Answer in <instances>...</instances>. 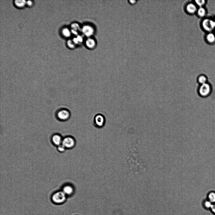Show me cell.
Masks as SVG:
<instances>
[{"label": "cell", "instance_id": "ffe728a7", "mask_svg": "<svg viewBox=\"0 0 215 215\" xmlns=\"http://www.w3.org/2000/svg\"><path fill=\"white\" fill-rule=\"evenodd\" d=\"M195 2L196 5L199 7H203L206 3V1L204 0H197Z\"/></svg>", "mask_w": 215, "mask_h": 215}, {"label": "cell", "instance_id": "9c48e42d", "mask_svg": "<svg viewBox=\"0 0 215 215\" xmlns=\"http://www.w3.org/2000/svg\"><path fill=\"white\" fill-rule=\"evenodd\" d=\"M63 192L66 195H71L74 193V189L72 186L67 185L63 187Z\"/></svg>", "mask_w": 215, "mask_h": 215}, {"label": "cell", "instance_id": "4fadbf2b", "mask_svg": "<svg viewBox=\"0 0 215 215\" xmlns=\"http://www.w3.org/2000/svg\"><path fill=\"white\" fill-rule=\"evenodd\" d=\"M86 44L88 48L92 49L95 47L96 42L93 39L89 38L86 41Z\"/></svg>", "mask_w": 215, "mask_h": 215}, {"label": "cell", "instance_id": "52a82bcc", "mask_svg": "<svg viewBox=\"0 0 215 215\" xmlns=\"http://www.w3.org/2000/svg\"><path fill=\"white\" fill-rule=\"evenodd\" d=\"M82 31L84 35L89 37L92 35L94 33L93 28L88 25H86L83 26Z\"/></svg>", "mask_w": 215, "mask_h": 215}, {"label": "cell", "instance_id": "5bb4252c", "mask_svg": "<svg viewBox=\"0 0 215 215\" xmlns=\"http://www.w3.org/2000/svg\"><path fill=\"white\" fill-rule=\"evenodd\" d=\"M206 39L209 43H214L215 42V35L211 32L209 33L206 36Z\"/></svg>", "mask_w": 215, "mask_h": 215}, {"label": "cell", "instance_id": "6da1fadb", "mask_svg": "<svg viewBox=\"0 0 215 215\" xmlns=\"http://www.w3.org/2000/svg\"><path fill=\"white\" fill-rule=\"evenodd\" d=\"M198 93L199 96L203 98L208 96L212 91V87L208 82L199 85L198 89Z\"/></svg>", "mask_w": 215, "mask_h": 215}, {"label": "cell", "instance_id": "484cf974", "mask_svg": "<svg viewBox=\"0 0 215 215\" xmlns=\"http://www.w3.org/2000/svg\"><path fill=\"white\" fill-rule=\"evenodd\" d=\"M27 5L30 6H31L32 5V2L31 1H28L26 2V3Z\"/></svg>", "mask_w": 215, "mask_h": 215}, {"label": "cell", "instance_id": "e0dca14e", "mask_svg": "<svg viewBox=\"0 0 215 215\" xmlns=\"http://www.w3.org/2000/svg\"><path fill=\"white\" fill-rule=\"evenodd\" d=\"M213 203L208 199L205 200L203 202L204 207L207 209H210Z\"/></svg>", "mask_w": 215, "mask_h": 215}, {"label": "cell", "instance_id": "277c9868", "mask_svg": "<svg viewBox=\"0 0 215 215\" xmlns=\"http://www.w3.org/2000/svg\"><path fill=\"white\" fill-rule=\"evenodd\" d=\"M62 144L66 148L71 149L75 147L76 145V141L73 137L69 136L63 139Z\"/></svg>", "mask_w": 215, "mask_h": 215}, {"label": "cell", "instance_id": "7402d4cb", "mask_svg": "<svg viewBox=\"0 0 215 215\" xmlns=\"http://www.w3.org/2000/svg\"><path fill=\"white\" fill-rule=\"evenodd\" d=\"M68 45L70 48L73 49L75 47V44L72 40H69L68 42Z\"/></svg>", "mask_w": 215, "mask_h": 215}, {"label": "cell", "instance_id": "d6986e66", "mask_svg": "<svg viewBox=\"0 0 215 215\" xmlns=\"http://www.w3.org/2000/svg\"><path fill=\"white\" fill-rule=\"evenodd\" d=\"M15 3L17 7L21 8L24 7L26 2L24 0H23V1L18 0V1H15Z\"/></svg>", "mask_w": 215, "mask_h": 215}, {"label": "cell", "instance_id": "5b68a950", "mask_svg": "<svg viewBox=\"0 0 215 215\" xmlns=\"http://www.w3.org/2000/svg\"><path fill=\"white\" fill-rule=\"evenodd\" d=\"M66 196L63 192H59L53 195L52 198V200L56 203H61L65 201Z\"/></svg>", "mask_w": 215, "mask_h": 215}, {"label": "cell", "instance_id": "3957f363", "mask_svg": "<svg viewBox=\"0 0 215 215\" xmlns=\"http://www.w3.org/2000/svg\"><path fill=\"white\" fill-rule=\"evenodd\" d=\"M202 26L205 31L210 32L215 28V23L214 21L206 18L202 21Z\"/></svg>", "mask_w": 215, "mask_h": 215}, {"label": "cell", "instance_id": "2e32d148", "mask_svg": "<svg viewBox=\"0 0 215 215\" xmlns=\"http://www.w3.org/2000/svg\"><path fill=\"white\" fill-rule=\"evenodd\" d=\"M207 199L213 203H215V192L212 191L209 192L207 196Z\"/></svg>", "mask_w": 215, "mask_h": 215}, {"label": "cell", "instance_id": "7a4b0ae2", "mask_svg": "<svg viewBox=\"0 0 215 215\" xmlns=\"http://www.w3.org/2000/svg\"><path fill=\"white\" fill-rule=\"evenodd\" d=\"M105 118L101 114H97L93 117L92 123L94 126L97 128H103L105 126Z\"/></svg>", "mask_w": 215, "mask_h": 215}, {"label": "cell", "instance_id": "4316f807", "mask_svg": "<svg viewBox=\"0 0 215 215\" xmlns=\"http://www.w3.org/2000/svg\"><path fill=\"white\" fill-rule=\"evenodd\" d=\"M214 22H215V20H214Z\"/></svg>", "mask_w": 215, "mask_h": 215}, {"label": "cell", "instance_id": "7c38bea8", "mask_svg": "<svg viewBox=\"0 0 215 215\" xmlns=\"http://www.w3.org/2000/svg\"><path fill=\"white\" fill-rule=\"evenodd\" d=\"M53 143L57 146H60L62 144L63 141L62 138L58 135L54 136L52 138Z\"/></svg>", "mask_w": 215, "mask_h": 215}, {"label": "cell", "instance_id": "8992f818", "mask_svg": "<svg viewBox=\"0 0 215 215\" xmlns=\"http://www.w3.org/2000/svg\"><path fill=\"white\" fill-rule=\"evenodd\" d=\"M58 116L61 120L66 121L70 118L71 113L68 110L64 109L60 110L58 112Z\"/></svg>", "mask_w": 215, "mask_h": 215}, {"label": "cell", "instance_id": "30bf717a", "mask_svg": "<svg viewBox=\"0 0 215 215\" xmlns=\"http://www.w3.org/2000/svg\"><path fill=\"white\" fill-rule=\"evenodd\" d=\"M71 32L76 35H77L80 30H82L79 25L76 23H74L71 25Z\"/></svg>", "mask_w": 215, "mask_h": 215}, {"label": "cell", "instance_id": "d4e9b609", "mask_svg": "<svg viewBox=\"0 0 215 215\" xmlns=\"http://www.w3.org/2000/svg\"><path fill=\"white\" fill-rule=\"evenodd\" d=\"M137 1H130L129 3L131 5H135Z\"/></svg>", "mask_w": 215, "mask_h": 215}, {"label": "cell", "instance_id": "8fae6325", "mask_svg": "<svg viewBox=\"0 0 215 215\" xmlns=\"http://www.w3.org/2000/svg\"><path fill=\"white\" fill-rule=\"evenodd\" d=\"M197 82L199 85H201L208 82L207 77L204 74H201L198 76Z\"/></svg>", "mask_w": 215, "mask_h": 215}, {"label": "cell", "instance_id": "9a60e30c", "mask_svg": "<svg viewBox=\"0 0 215 215\" xmlns=\"http://www.w3.org/2000/svg\"><path fill=\"white\" fill-rule=\"evenodd\" d=\"M197 12L198 16L200 17H205L207 13L206 9L203 7H199Z\"/></svg>", "mask_w": 215, "mask_h": 215}, {"label": "cell", "instance_id": "603a6c76", "mask_svg": "<svg viewBox=\"0 0 215 215\" xmlns=\"http://www.w3.org/2000/svg\"><path fill=\"white\" fill-rule=\"evenodd\" d=\"M58 149L60 152H63L65 151L66 148L62 144H61L58 146Z\"/></svg>", "mask_w": 215, "mask_h": 215}, {"label": "cell", "instance_id": "ac0fdd59", "mask_svg": "<svg viewBox=\"0 0 215 215\" xmlns=\"http://www.w3.org/2000/svg\"><path fill=\"white\" fill-rule=\"evenodd\" d=\"M83 40V38L79 35H77L76 37L74 38L72 40L75 44L81 43Z\"/></svg>", "mask_w": 215, "mask_h": 215}, {"label": "cell", "instance_id": "cb8c5ba5", "mask_svg": "<svg viewBox=\"0 0 215 215\" xmlns=\"http://www.w3.org/2000/svg\"><path fill=\"white\" fill-rule=\"evenodd\" d=\"M210 210L213 213L215 214V203H213Z\"/></svg>", "mask_w": 215, "mask_h": 215}, {"label": "cell", "instance_id": "ba28073f", "mask_svg": "<svg viewBox=\"0 0 215 215\" xmlns=\"http://www.w3.org/2000/svg\"><path fill=\"white\" fill-rule=\"evenodd\" d=\"M186 11L187 13L190 14H194L197 12V5L192 3L188 4L186 7Z\"/></svg>", "mask_w": 215, "mask_h": 215}, {"label": "cell", "instance_id": "44dd1931", "mask_svg": "<svg viewBox=\"0 0 215 215\" xmlns=\"http://www.w3.org/2000/svg\"><path fill=\"white\" fill-rule=\"evenodd\" d=\"M71 31L68 29H64L63 31V33L64 36L66 37H69L71 35Z\"/></svg>", "mask_w": 215, "mask_h": 215}]
</instances>
